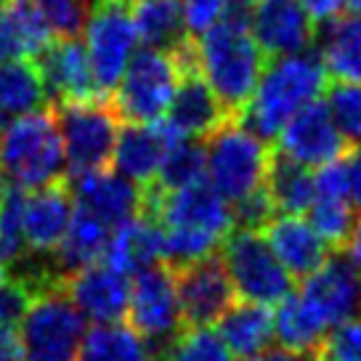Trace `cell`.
Wrapping results in <instances>:
<instances>
[{"instance_id":"obj_19","label":"cell","mask_w":361,"mask_h":361,"mask_svg":"<svg viewBox=\"0 0 361 361\" xmlns=\"http://www.w3.org/2000/svg\"><path fill=\"white\" fill-rule=\"evenodd\" d=\"M183 72L176 85V93L168 104V120L183 138H207L218 125H224L226 120H231V114L226 112V106L221 99L213 93V88L204 82V78L197 72L192 61V51L183 54Z\"/></svg>"},{"instance_id":"obj_48","label":"cell","mask_w":361,"mask_h":361,"mask_svg":"<svg viewBox=\"0 0 361 361\" xmlns=\"http://www.w3.org/2000/svg\"><path fill=\"white\" fill-rule=\"evenodd\" d=\"M348 8L350 11H361V0H348Z\"/></svg>"},{"instance_id":"obj_17","label":"cell","mask_w":361,"mask_h":361,"mask_svg":"<svg viewBox=\"0 0 361 361\" xmlns=\"http://www.w3.org/2000/svg\"><path fill=\"white\" fill-rule=\"evenodd\" d=\"M183 135L173 125L159 117L154 123H128L117 130L112 152V168L133 183L144 186L157 178L159 165L170 149L178 144Z\"/></svg>"},{"instance_id":"obj_37","label":"cell","mask_w":361,"mask_h":361,"mask_svg":"<svg viewBox=\"0 0 361 361\" xmlns=\"http://www.w3.org/2000/svg\"><path fill=\"white\" fill-rule=\"evenodd\" d=\"M327 109L332 123L338 128L343 138L350 147L361 144V85L356 82H343L335 80L332 85H327Z\"/></svg>"},{"instance_id":"obj_29","label":"cell","mask_w":361,"mask_h":361,"mask_svg":"<svg viewBox=\"0 0 361 361\" xmlns=\"http://www.w3.org/2000/svg\"><path fill=\"white\" fill-rule=\"evenodd\" d=\"M51 37V30L30 3L6 0L0 8V61L35 56Z\"/></svg>"},{"instance_id":"obj_18","label":"cell","mask_w":361,"mask_h":361,"mask_svg":"<svg viewBox=\"0 0 361 361\" xmlns=\"http://www.w3.org/2000/svg\"><path fill=\"white\" fill-rule=\"evenodd\" d=\"M61 287L75 308L93 324H112L125 319L130 282L125 279V274L109 269L102 260L72 271L61 279Z\"/></svg>"},{"instance_id":"obj_6","label":"cell","mask_w":361,"mask_h":361,"mask_svg":"<svg viewBox=\"0 0 361 361\" xmlns=\"http://www.w3.org/2000/svg\"><path fill=\"white\" fill-rule=\"evenodd\" d=\"M183 51H162L149 45L135 51L109 96L120 120L154 123L165 117L183 72Z\"/></svg>"},{"instance_id":"obj_28","label":"cell","mask_w":361,"mask_h":361,"mask_svg":"<svg viewBox=\"0 0 361 361\" xmlns=\"http://www.w3.org/2000/svg\"><path fill=\"white\" fill-rule=\"evenodd\" d=\"M319 59L332 80L361 85V11L327 22Z\"/></svg>"},{"instance_id":"obj_12","label":"cell","mask_w":361,"mask_h":361,"mask_svg":"<svg viewBox=\"0 0 361 361\" xmlns=\"http://www.w3.org/2000/svg\"><path fill=\"white\" fill-rule=\"evenodd\" d=\"M274 141H276V149H274L276 154L293 159L308 170L343 159L353 149L335 128L327 104L322 99H316L295 117H290Z\"/></svg>"},{"instance_id":"obj_27","label":"cell","mask_w":361,"mask_h":361,"mask_svg":"<svg viewBox=\"0 0 361 361\" xmlns=\"http://www.w3.org/2000/svg\"><path fill=\"white\" fill-rule=\"evenodd\" d=\"M135 37L149 48L176 51L192 35L183 24L180 0H130Z\"/></svg>"},{"instance_id":"obj_52","label":"cell","mask_w":361,"mask_h":361,"mask_svg":"<svg viewBox=\"0 0 361 361\" xmlns=\"http://www.w3.org/2000/svg\"><path fill=\"white\" fill-rule=\"evenodd\" d=\"M247 3H255V0H247Z\"/></svg>"},{"instance_id":"obj_8","label":"cell","mask_w":361,"mask_h":361,"mask_svg":"<svg viewBox=\"0 0 361 361\" xmlns=\"http://www.w3.org/2000/svg\"><path fill=\"white\" fill-rule=\"evenodd\" d=\"M19 324L22 361H78L85 322L61 282L35 295Z\"/></svg>"},{"instance_id":"obj_3","label":"cell","mask_w":361,"mask_h":361,"mask_svg":"<svg viewBox=\"0 0 361 361\" xmlns=\"http://www.w3.org/2000/svg\"><path fill=\"white\" fill-rule=\"evenodd\" d=\"M329 75L316 54L269 59L237 120L263 141H274L287 120L324 96Z\"/></svg>"},{"instance_id":"obj_33","label":"cell","mask_w":361,"mask_h":361,"mask_svg":"<svg viewBox=\"0 0 361 361\" xmlns=\"http://www.w3.org/2000/svg\"><path fill=\"white\" fill-rule=\"evenodd\" d=\"M154 361H234L213 324H183L157 350Z\"/></svg>"},{"instance_id":"obj_39","label":"cell","mask_w":361,"mask_h":361,"mask_svg":"<svg viewBox=\"0 0 361 361\" xmlns=\"http://www.w3.org/2000/svg\"><path fill=\"white\" fill-rule=\"evenodd\" d=\"M322 361H361V319H348L327 332L316 353Z\"/></svg>"},{"instance_id":"obj_5","label":"cell","mask_w":361,"mask_h":361,"mask_svg":"<svg viewBox=\"0 0 361 361\" xmlns=\"http://www.w3.org/2000/svg\"><path fill=\"white\" fill-rule=\"evenodd\" d=\"M0 173L22 189L64 178V152L54 106H40L0 133Z\"/></svg>"},{"instance_id":"obj_24","label":"cell","mask_w":361,"mask_h":361,"mask_svg":"<svg viewBox=\"0 0 361 361\" xmlns=\"http://www.w3.org/2000/svg\"><path fill=\"white\" fill-rule=\"evenodd\" d=\"M106 266L120 271L125 276H133L135 271L147 269L162 260V228L154 218L130 215L123 224L112 226L109 245L104 252Z\"/></svg>"},{"instance_id":"obj_51","label":"cell","mask_w":361,"mask_h":361,"mask_svg":"<svg viewBox=\"0 0 361 361\" xmlns=\"http://www.w3.org/2000/svg\"><path fill=\"white\" fill-rule=\"evenodd\" d=\"M3 6H6V0H0V8H3Z\"/></svg>"},{"instance_id":"obj_26","label":"cell","mask_w":361,"mask_h":361,"mask_svg":"<svg viewBox=\"0 0 361 361\" xmlns=\"http://www.w3.org/2000/svg\"><path fill=\"white\" fill-rule=\"evenodd\" d=\"M329 327L314 314V308L305 303L298 293H290L276 303L274 311V338L279 340L284 350L295 356H316L322 343L327 338Z\"/></svg>"},{"instance_id":"obj_47","label":"cell","mask_w":361,"mask_h":361,"mask_svg":"<svg viewBox=\"0 0 361 361\" xmlns=\"http://www.w3.org/2000/svg\"><path fill=\"white\" fill-rule=\"evenodd\" d=\"M8 123H11V117H8L6 112H0V133L6 130V125H8Z\"/></svg>"},{"instance_id":"obj_35","label":"cell","mask_w":361,"mask_h":361,"mask_svg":"<svg viewBox=\"0 0 361 361\" xmlns=\"http://www.w3.org/2000/svg\"><path fill=\"white\" fill-rule=\"evenodd\" d=\"M24 200L27 189L8 186L0 200V263L8 269L24 260L27 242H24Z\"/></svg>"},{"instance_id":"obj_25","label":"cell","mask_w":361,"mask_h":361,"mask_svg":"<svg viewBox=\"0 0 361 361\" xmlns=\"http://www.w3.org/2000/svg\"><path fill=\"white\" fill-rule=\"evenodd\" d=\"M231 356L247 359L260 350L271 348L274 343V311L271 305L250 303V300H234L218 316L215 329Z\"/></svg>"},{"instance_id":"obj_10","label":"cell","mask_w":361,"mask_h":361,"mask_svg":"<svg viewBox=\"0 0 361 361\" xmlns=\"http://www.w3.org/2000/svg\"><path fill=\"white\" fill-rule=\"evenodd\" d=\"M82 30L96 88L109 99L138 43L130 19V0H90V11Z\"/></svg>"},{"instance_id":"obj_7","label":"cell","mask_w":361,"mask_h":361,"mask_svg":"<svg viewBox=\"0 0 361 361\" xmlns=\"http://www.w3.org/2000/svg\"><path fill=\"white\" fill-rule=\"evenodd\" d=\"M56 112L64 168L69 180L85 173L112 165L114 141L120 130V114L112 99H90V102L51 104Z\"/></svg>"},{"instance_id":"obj_1","label":"cell","mask_w":361,"mask_h":361,"mask_svg":"<svg viewBox=\"0 0 361 361\" xmlns=\"http://www.w3.org/2000/svg\"><path fill=\"white\" fill-rule=\"evenodd\" d=\"M138 215L154 218L162 228V263L183 266L207 258L224 245L234 228V210L210 180H194L178 189H159L157 183L141 186Z\"/></svg>"},{"instance_id":"obj_43","label":"cell","mask_w":361,"mask_h":361,"mask_svg":"<svg viewBox=\"0 0 361 361\" xmlns=\"http://www.w3.org/2000/svg\"><path fill=\"white\" fill-rule=\"evenodd\" d=\"M345 168H348V197L350 204L361 210V144L356 147V152L345 157Z\"/></svg>"},{"instance_id":"obj_50","label":"cell","mask_w":361,"mask_h":361,"mask_svg":"<svg viewBox=\"0 0 361 361\" xmlns=\"http://www.w3.org/2000/svg\"><path fill=\"white\" fill-rule=\"evenodd\" d=\"M308 361H322L319 356H308Z\"/></svg>"},{"instance_id":"obj_22","label":"cell","mask_w":361,"mask_h":361,"mask_svg":"<svg viewBox=\"0 0 361 361\" xmlns=\"http://www.w3.org/2000/svg\"><path fill=\"white\" fill-rule=\"evenodd\" d=\"M69 189H72L75 204L99 215L106 226H117L123 224L125 218L138 215L141 186L109 168L93 170V173L80 176V178H72Z\"/></svg>"},{"instance_id":"obj_13","label":"cell","mask_w":361,"mask_h":361,"mask_svg":"<svg viewBox=\"0 0 361 361\" xmlns=\"http://www.w3.org/2000/svg\"><path fill=\"white\" fill-rule=\"evenodd\" d=\"M170 271L176 279L183 324H215L218 316L237 300L224 260L215 252L183 266H173Z\"/></svg>"},{"instance_id":"obj_14","label":"cell","mask_w":361,"mask_h":361,"mask_svg":"<svg viewBox=\"0 0 361 361\" xmlns=\"http://www.w3.org/2000/svg\"><path fill=\"white\" fill-rule=\"evenodd\" d=\"M298 295L329 329L361 314V269L350 258L329 255L314 274L300 279Z\"/></svg>"},{"instance_id":"obj_36","label":"cell","mask_w":361,"mask_h":361,"mask_svg":"<svg viewBox=\"0 0 361 361\" xmlns=\"http://www.w3.org/2000/svg\"><path fill=\"white\" fill-rule=\"evenodd\" d=\"M202 178H207L204 176V149L194 138H180L165 154L154 183L159 189H178V186Z\"/></svg>"},{"instance_id":"obj_34","label":"cell","mask_w":361,"mask_h":361,"mask_svg":"<svg viewBox=\"0 0 361 361\" xmlns=\"http://www.w3.org/2000/svg\"><path fill=\"white\" fill-rule=\"evenodd\" d=\"M308 224L324 239L329 250H343L350 237V228L356 224L353 204L345 197H314L311 207L305 210Z\"/></svg>"},{"instance_id":"obj_23","label":"cell","mask_w":361,"mask_h":361,"mask_svg":"<svg viewBox=\"0 0 361 361\" xmlns=\"http://www.w3.org/2000/svg\"><path fill=\"white\" fill-rule=\"evenodd\" d=\"M109 234H112V226H106L90 210L75 204L69 226L64 231V237L59 239V245L51 252V269L56 271L59 276L64 279L72 271L85 269L104 260L106 245H109Z\"/></svg>"},{"instance_id":"obj_42","label":"cell","mask_w":361,"mask_h":361,"mask_svg":"<svg viewBox=\"0 0 361 361\" xmlns=\"http://www.w3.org/2000/svg\"><path fill=\"white\" fill-rule=\"evenodd\" d=\"M300 6L316 24H327L348 8V0H300Z\"/></svg>"},{"instance_id":"obj_4","label":"cell","mask_w":361,"mask_h":361,"mask_svg":"<svg viewBox=\"0 0 361 361\" xmlns=\"http://www.w3.org/2000/svg\"><path fill=\"white\" fill-rule=\"evenodd\" d=\"M204 141V176L231 207L266 186L274 149L237 117L218 125Z\"/></svg>"},{"instance_id":"obj_16","label":"cell","mask_w":361,"mask_h":361,"mask_svg":"<svg viewBox=\"0 0 361 361\" xmlns=\"http://www.w3.org/2000/svg\"><path fill=\"white\" fill-rule=\"evenodd\" d=\"M247 24L266 59L308 51L316 37V22L300 0H255Z\"/></svg>"},{"instance_id":"obj_40","label":"cell","mask_w":361,"mask_h":361,"mask_svg":"<svg viewBox=\"0 0 361 361\" xmlns=\"http://www.w3.org/2000/svg\"><path fill=\"white\" fill-rule=\"evenodd\" d=\"M35 290L22 276H8L0 284V327H16L32 303Z\"/></svg>"},{"instance_id":"obj_32","label":"cell","mask_w":361,"mask_h":361,"mask_svg":"<svg viewBox=\"0 0 361 361\" xmlns=\"http://www.w3.org/2000/svg\"><path fill=\"white\" fill-rule=\"evenodd\" d=\"M45 88L40 72L30 59L0 61V112L27 114L45 106Z\"/></svg>"},{"instance_id":"obj_30","label":"cell","mask_w":361,"mask_h":361,"mask_svg":"<svg viewBox=\"0 0 361 361\" xmlns=\"http://www.w3.org/2000/svg\"><path fill=\"white\" fill-rule=\"evenodd\" d=\"M78 361H154V350L130 324H96L82 335Z\"/></svg>"},{"instance_id":"obj_31","label":"cell","mask_w":361,"mask_h":361,"mask_svg":"<svg viewBox=\"0 0 361 361\" xmlns=\"http://www.w3.org/2000/svg\"><path fill=\"white\" fill-rule=\"evenodd\" d=\"M266 194L274 213L305 215V210L314 202V173L274 152L266 176Z\"/></svg>"},{"instance_id":"obj_49","label":"cell","mask_w":361,"mask_h":361,"mask_svg":"<svg viewBox=\"0 0 361 361\" xmlns=\"http://www.w3.org/2000/svg\"><path fill=\"white\" fill-rule=\"evenodd\" d=\"M6 189H8V186H6V176L0 173V200H3V194H6Z\"/></svg>"},{"instance_id":"obj_41","label":"cell","mask_w":361,"mask_h":361,"mask_svg":"<svg viewBox=\"0 0 361 361\" xmlns=\"http://www.w3.org/2000/svg\"><path fill=\"white\" fill-rule=\"evenodd\" d=\"M183 24L189 35H200L237 8V0H183Z\"/></svg>"},{"instance_id":"obj_11","label":"cell","mask_w":361,"mask_h":361,"mask_svg":"<svg viewBox=\"0 0 361 361\" xmlns=\"http://www.w3.org/2000/svg\"><path fill=\"white\" fill-rule=\"evenodd\" d=\"M125 316H128V324L147 340L149 348L157 356V350L183 327L176 279H173L170 266L159 260L147 269L135 271Z\"/></svg>"},{"instance_id":"obj_2","label":"cell","mask_w":361,"mask_h":361,"mask_svg":"<svg viewBox=\"0 0 361 361\" xmlns=\"http://www.w3.org/2000/svg\"><path fill=\"white\" fill-rule=\"evenodd\" d=\"M192 61L226 112L237 117L269 59L250 32L245 11L234 8L210 30L192 35Z\"/></svg>"},{"instance_id":"obj_46","label":"cell","mask_w":361,"mask_h":361,"mask_svg":"<svg viewBox=\"0 0 361 361\" xmlns=\"http://www.w3.org/2000/svg\"><path fill=\"white\" fill-rule=\"evenodd\" d=\"M239 361H300V356H295V353H290V350H274V348H266L260 350V353H255V356H247V359H239Z\"/></svg>"},{"instance_id":"obj_44","label":"cell","mask_w":361,"mask_h":361,"mask_svg":"<svg viewBox=\"0 0 361 361\" xmlns=\"http://www.w3.org/2000/svg\"><path fill=\"white\" fill-rule=\"evenodd\" d=\"M0 361H22V343L13 327H0Z\"/></svg>"},{"instance_id":"obj_45","label":"cell","mask_w":361,"mask_h":361,"mask_svg":"<svg viewBox=\"0 0 361 361\" xmlns=\"http://www.w3.org/2000/svg\"><path fill=\"white\" fill-rule=\"evenodd\" d=\"M343 250H348V258L361 269V215L356 218L353 228H350V237H348V242H345V247Z\"/></svg>"},{"instance_id":"obj_21","label":"cell","mask_w":361,"mask_h":361,"mask_svg":"<svg viewBox=\"0 0 361 361\" xmlns=\"http://www.w3.org/2000/svg\"><path fill=\"white\" fill-rule=\"evenodd\" d=\"M75 210V197L69 189V178H56L37 189H27L24 200V242L30 252L48 255L64 237Z\"/></svg>"},{"instance_id":"obj_15","label":"cell","mask_w":361,"mask_h":361,"mask_svg":"<svg viewBox=\"0 0 361 361\" xmlns=\"http://www.w3.org/2000/svg\"><path fill=\"white\" fill-rule=\"evenodd\" d=\"M35 67L40 72L45 99H51V104L106 99L96 88L85 45L78 37H51L35 54Z\"/></svg>"},{"instance_id":"obj_20","label":"cell","mask_w":361,"mask_h":361,"mask_svg":"<svg viewBox=\"0 0 361 361\" xmlns=\"http://www.w3.org/2000/svg\"><path fill=\"white\" fill-rule=\"evenodd\" d=\"M260 234L276 260L298 282L314 274L329 258V247L324 245V239L316 234L314 226L303 215L274 213L260 226Z\"/></svg>"},{"instance_id":"obj_38","label":"cell","mask_w":361,"mask_h":361,"mask_svg":"<svg viewBox=\"0 0 361 361\" xmlns=\"http://www.w3.org/2000/svg\"><path fill=\"white\" fill-rule=\"evenodd\" d=\"M40 13L54 37H80L90 11V0H24Z\"/></svg>"},{"instance_id":"obj_9","label":"cell","mask_w":361,"mask_h":361,"mask_svg":"<svg viewBox=\"0 0 361 361\" xmlns=\"http://www.w3.org/2000/svg\"><path fill=\"white\" fill-rule=\"evenodd\" d=\"M221 260L239 300L276 305L293 293V276L271 252L260 228L234 226L221 245Z\"/></svg>"}]
</instances>
